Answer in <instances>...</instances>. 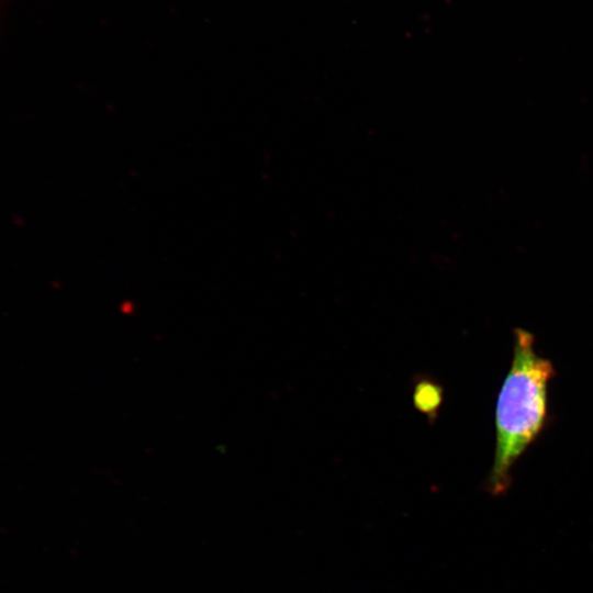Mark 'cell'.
<instances>
[{
    "label": "cell",
    "mask_w": 593,
    "mask_h": 593,
    "mask_svg": "<svg viewBox=\"0 0 593 593\" xmlns=\"http://www.w3.org/2000/svg\"><path fill=\"white\" fill-rule=\"evenodd\" d=\"M534 343L528 331H514L513 358L495 410V454L488 478L493 495L506 492L514 463L546 425L548 383L555 369L550 360L536 353Z\"/></svg>",
    "instance_id": "obj_1"
},
{
    "label": "cell",
    "mask_w": 593,
    "mask_h": 593,
    "mask_svg": "<svg viewBox=\"0 0 593 593\" xmlns=\"http://www.w3.org/2000/svg\"><path fill=\"white\" fill-rule=\"evenodd\" d=\"M440 388L429 381L419 382L414 392L415 406L427 414H433L441 403Z\"/></svg>",
    "instance_id": "obj_2"
}]
</instances>
